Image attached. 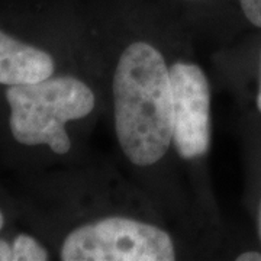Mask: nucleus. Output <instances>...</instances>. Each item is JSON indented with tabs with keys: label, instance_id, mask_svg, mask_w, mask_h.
<instances>
[{
	"label": "nucleus",
	"instance_id": "obj_1",
	"mask_svg": "<svg viewBox=\"0 0 261 261\" xmlns=\"http://www.w3.org/2000/svg\"><path fill=\"white\" fill-rule=\"evenodd\" d=\"M115 129L123 154L135 166L159 163L173 141L170 68L159 49L134 42L113 74Z\"/></svg>",
	"mask_w": 261,
	"mask_h": 261
},
{
	"label": "nucleus",
	"instance_id": "obj_2",
	"mask_svg": "<svg viewBox=\"0 0 261 261\" xmlns=\"http://www.w3.org/2000/svg\"><path fill=\"white\" fill-rule=\"evenodd\" d=\"M6 99L13 138L23 145H48L56 154L71 148L65 123L82 119L94 108L92 89L70 75L9 86Z\"/></svg>",
	"mask_w": 261,
	"mask_h": 261
},
{
	"label": "nucleus",
	"instance_id": "obj_3",
	"mask_svg": "<svg viewBox=\"0 0 261 261\" xmlns=\"http://www.w3.org/2000/svg\"><path fill=\"white\" fill-rule=\"evenodd\" d=\"M171 237L155 225L130 218H105L67 235L63 261H173Z\"/></svg>",
	"mask_w": 261,
	"mask_h": 261
},
{
	"label": "nucleus",
	"instance_id": "obj_4",
	"mask_svg": "<svg viewBox=\"0 0 261 261\" xmlns=\"http://www.w3.org/2000/svg\"><path fill=\"white\" fill-rule=\"evenodd\" d=\"M173 142L180 157L205 155L211 145V89L203 70L190 63L170 67Z\"/></svg>",
	"mask_w": 261,
	"mask_h": 261
},
{
	"label": "nucleus",
	"instance_id": "obj_5",
	"mask_svg": "<svg viewBox=\"0 0 261 261\" xmlns=\"http://www.w3.org/2000/svg\"><path fill=\"white\" fill-rule=\"evenodd\" d=\"M54 73L48 53L0 31V84L18 86L45 80Z\"/></svg>",
	"mask_w": 261,
	"mask_h": 261
},
{
	"label": "nucleus",
	"instance_id": "obj_6",
	"mask_svg": "<svg viewBox=\"0 0 261 261\" xmlns=\"http://www.w3.org/2000/svg\"><path fill=\"white\" fill-rule=\"evenodd\" d=\"M12 261H45L49 258L48 251L35 238L20 233L12 243Z\"/></svg>",
	"mask_w": 261,
	"mask_h": 261
},
{
	"label": "nucleus",
	"instance_id": "obj_7",
	"mask_svg": "<svg viewBox=\"0 0 261 261\" xmlns=\"http://www.w3.org/2000/svg\"><path fill=\"white\" fill-rule=\"evenodd\" d=\"M240 5L245 18L254 27L261 28V0H240Z\"/></svg>",
	"mask_w": 261,
	"mask_h": 261
},
{
	"label": "nucleus",
	"instance_id": "obj_8",
	"mask_svg": "<svg viewBox=\"0 0 261 261\" xmlns=\"http://www.w3.org/2000/svg\"><path fill=\"white\" fill-rule=\"evenodd\" d=\"M12 244L5 240H0V261H12Z\"/></svg>",
	"mask_w": 261,
	"mask_h": 261
},
{
	"label": "nucleus",
	"instance_id": "obj_9",
	"mask_svg": "<svg viewBox=\"0 0 261 261\" xmlns=\"http://www.w3.org/2000/svg\"><path fill=\"white\" fill-rule=\"evenodd\" d=\"M237 261H261V252L245 251L237 257Z\"/></svg>",
	"mask_w": 261,
	"mask_h": 261
},
{
	"label": "nucleus",
	"instance_id": "obj_10",
	"mask_svg": "<svg viewBox=\"0 0 261 261\" xmlns=\"http://www.w3.org/2000/svg\"><path fill=\"white\" fill-rule=\"evenodd\" d=\"M255 105H257V109H258V112L261 113V63H260V83H258V90H257Z\"/></svg>",
	"mask_w": 261,
	"mask_h": 261
},
{
	"label": "nucleus",
	"instance_id": "obj_11",
	"mask_svg": "<svg viewBox=\"0 0 261 261\" xmlns=\"http://www.w3.org/2000/svg\"><path fill=\"white\" fill-rule=\"evenodd\" d=\"M257 226H258V235H260V240H261V203H260V209H258V218H257Z\"/></svg>",
	"mask_w": 261,
	"mask_h": 261
},
{
	"label": "nucleus",
	"instance_id": "obj_12",
	"mask_svg": "<svg viewBox=\"0 0 261 261\" xmlns=\"http://www.w3.org/2000/svg\"><path fill=\"white\" fill-rule=\"evenodd\" d=\"M3 224H5V218H3V214H2V211H0V229L3 228Z\"/></svg>",
	"mask_w": 261,
	"mask_h": 261
}]
</instances>
